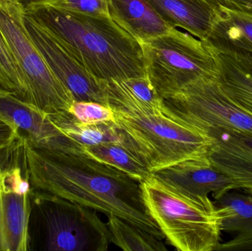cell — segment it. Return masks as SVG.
Instances as JSON below:
<instances>
[{"label":"cell","instance_id":"cell-1","mask_svg":"<svg viewBox=\"0 0 252 251\" xmlns=\"http://www.w3.org/2000/svg\"><path fill=\"white\" fill-rule=\"evenodd\" d=\"M23 153L30 181L35 190L107 217H118L160 240L164 239L147 210L140 183L127 174L89 157L80 148L43 153L31 147L24 137Z\"/></svg>","mask_w":252,"mask_h":251},{"label":"cell","instance_id":"cell-2","mask_svg":"<svg viewBox=\"0 0 252 251\" xmlns=\"http://www.w3.org/2000/svg\"><path fill=\"white\" fill-rule=\"evenodd\" d=\"M24 11L64 44L98 81L146 77L141 44L109 16L80 14L49 4Z\"/></svg>","mask_w":252,"mask_h":251},{"label":"cell","instance_id":"cell-3","mask_svg":"<svg viewBox=\"0 0 252 251\" xmlns=\"http://www.w3.org/2000/svg\"><path fill=\"white\" fill-rule=\"evenodd\" d=\"M140 187L148 213L176 250H217L223 216L209 195L184 193L153 175Z\"/></svg>","mask_w":252,"mask_h":251},{"label":"cell","instance_id":"cell-4","mask_svg":"<svg viewBox=\"0 0 252 251\" xmlns=\"http://www.w3.org/2000/svg\"><path fill=\"white\" fill-rule=\"evenodd\" d=\"M115 124L134 144L151 172L187 161H209L213 139L161 111L133 112L112 109Z\"/></svg>","mask_w":252,"mask_h":251},{"label":"cell","instance_id":"cell-5","mask_svg":"<svg viewBox=\"0 0 252 251\" xmlns=\"http://www.w3.org/2000/svg\"><path fill=\"white\" fill-rule=\"evenodd\" d=\"M140 44L146 77L162 100L199 78L217 76L216 59L204 42L176 28Z\"/></svg>","mask_w":252,"mask_h":251},{"label":"cell","instance_id":"cell-6","mask_svg":"<svg viewBox=\"0 0 252 251\" xmlns=\"http://www.w3.org/2000/svg\"><path fill=\"white\" fill-rule=\"evenodd\" d=\"M0 31L25 82L28 103L47 113L68 111L73 96L31 39L24 23V9L17 3L0 0Z\"/></svg>","mask_w":252,"mask_h":251},{"label":"cell","instance_id":"cell-7","mask_svg":"<svg viewBox=\"0 0 252 251\" xmlns=\"http://www.w3.org/2000/svg\"><path fill=\"white\" fill-rule=\"evenodd\" d=\"M32 194L47 251H106L111 243L107 223L94 209L59 196Z\"/></svg>","mask_w":252,"mask_h":251},{"label":"cell","instance_id":"cell-8","mask_svg":"<svg viewBox=\"0 0 252 251\" xmlns=\"http://www.w3.org/2000/svg\"><path fill=\"white\" fill-rule=\"evenodd\" d=\"M163 112L209 136L213 131L252 137V113L232 100L216 78H201L163 100Z\"/></svg>","mask_w":252,"mask_h":251},{"label":"cell","instance_id":"cell-9","mask_svg":"<svg viewBox=\"0 0 252 251\" xmlns=\"http://www.w3.org/2000/svg\"><path fill=\"white\" fill-rule=\"evenodd\" d=\"M31 187L22 138L0 151V251L29 250Z\"/></svg>","mask_w":252,"mask_h":251},{"label":"cell","instance_id":"cell-10","mask_svg":"<svg viewBox=\"0 0 252 251\" xmlns=\"http://www.w3.org/2000/svg\"><path fill=\"white\" fill-rule=\"evenodd\" d=\"M24 23L49 67L70 91L75 101L97 102L106 106L102 81L94 78L59 38L25 11Z\"/></svg>","mask_w":252,"mask_h":251},{"label":"cell","instance_id":"cell-11","mask_svg":"<svg viewBox=\"0 0 252 251\" xmlns=\"http://www.w3.org/2000/svg\"><path fill=\"white\" fill-rule=\"evenodd\" d=\"M0 116L14 125L28 144L45 153L66 151L76 144L52 122L48 113L7 91L0 92Z\"/></svg>","mask_w":252,"mask_h":251},{"label":"cell","instance_id":"cell-12","mask_svg":"<svg viewBox=\"0 0 252 251\" xmlns=\"http://www.w3.org/2000/svg\"><path fill=\"white\" fill-rule=\"evenodd\" d=\"M209 136L213 139L208 153L211 166L232 181L234 190L252 197V137L223 131Z\"/></svg>","mask_w":252,"mask_h":251},{"label":"cell","instance_id":"cell-13","mask_svg":"<svg viewBox=\"0 0 252 251\" xmlns=\"http://www.w3.org/2000/svg\"><path fill=\"white\" fill-rule=\"evenodd\" d=\"M211 29L203 42L216 53L252 58V8L215 7Z\"/></svg>","mask_w":252,"mask_h":251},{"label":"cell","instance_id":"cell-14","mask_svg":"<svg viewBox=\"0 0 252 251\" xmlns=\"http://www.w3.org/2000/svg\"><path fill=\"white\" fill-rule=\"evenodd\" d=\"M152 175L189 194L212 195L215 200L234 190L232 181L215 169L209 161H187L154 171Z\"/></svg>","mask_w":252,"mask_h":251},{"label":"cell","instance_id":"cell-15","mask_svg":"<svg viewBox=\"0 0 252 251\" xmlns=\"http://www.w3.org/2000/svg\"><path fill=\"white\" fill-rule=\"evenodd\" d=\"M109 17L139 44L174 29L147 0H108Z\"/></svg>","mask_w":252,"mask_h":251},{"label":"cell","instance_id":"cell-16","mask_svg":"<svg viewBox=\"0 0 252 251\" xmlns=\"http://www.w3.org/2000/svg\"><path fill=\"white\" fill-rule=\"evenodd\" d=\"M106 106L133 112H156L163 109V100L147 77L102 81Z\"/></svg>","mask_w":252,"mask_h":251},{"label":"cell","instance_id":"cell-17","mask_svg":"<svg viewBox=\"0 0 252 251\" xmlns=\"http://www.w3.org/2000/svg\"><path fill=\"white\" fill-rule=\"evenodd\" d=\"M173 28L188 30L198 39H205L211 29L216 10L205 0H147Z\"/></svg>","mask_w":252,"mask_h":251},{"label":"cell","instance_id":"cell-18","mask_svg":"<svg viewBox=\"0 0 252 251\" xmlns=\"http://www.w3.org/2000/svg\"><path fill=\"white\" fill-rule=\"evenodd\" d=\"M221 212L222 231L235 233L231 241L219 245L217 250H241L252 247V197L233 190L215 200Z\"/></svg>","mask_w":252,"mask_h":251},{"label":"cell","instance_id":"cell-19","mask_svg":"<svg viewBox=\"0 0 252 251\" xmlns=\"http://www.w3.org/2000/svg\"><path fill=\"white\" fill-rule=\"evenodd\" d=\"M210 51L216 59L219 85L232 100L252 113V58Z\"/></svg>","mask_w":252,"mask_h":251},{"label":"cell","instance_id":"cell-20","mask_svg":"<svg viewBox=\"0 0 252 251\" xmlns=\"http://www.w3.org/2000/svg\"><path fill=\"white\" fill-rule=\"evenodd\" d=\"M48 115L52 122L63 134L81 147L116 142L128 144L136 151L131 140L122 130L117 127L115 122L87 125L77 120L66 111L48 113Z\"/></svg>","mask_w":252,"mask_h":251},{"label":"cell","instance_id":"cell-21","mask_svg":"<svg viewBox=\"0 0 252 251\" xmlns=\"http://www.w3.org/2000/svg\"><path fill=\"white\" fill-rule=\"evenodd\" d=\"M81 150L89 157L113 167L139 183L152 175L136 150L128 144L111 142L83 146Z\"/></svg>","mask_w":252,"mask_h":251},{"label":"cell","instance_id":"cell-22","mask_svg":"<svg viewBox=\"0 0 252 251\" xmlns=\"http://www.w3.org/2000/svg\"><path fill=\"white\" fill-rule=\"evenodd\" d=\"M111 243L125 251H167L163 240L118 217H108Z\"/></svg>","mask_w":252,"mask_h":251},{"label":"cell","instance_id":"cell-23","mask_svg":"<svg viewBox=\"0 0 252 251\" xmlns=\"http://www.w3.org/2000/svg\"><path fill=\"white\" fill-rule=\"evenodd\" d=\"M0 88L28 103L25 82L0 31Z\"/></svg>","mask_w":252,"mask_h":251},{"label":"cell","instance_id":"cell-24","mask_svg":"<svg viewBox=\"0 0 252 251\" xmlns=\"http://www.w3.org/2000/svg\"><path fill=\"white\" fill-rule=\"evenodd\" d=\"M66 112L77 120L87 125L115 122L113 110L109 106L97 102L74 101Z\"/></svg>","mask_w":252,"mask_h":251},{"label":"cell","instance_id":"cell-25","mask_svg":"<svg viewBox=\"0 0 252 251\" xmlns=\"http://www.w3.org/2000/svg\"><path fill=\"white\" fill-rule=\"evenodd\" d=\"M49 4L80 14L109 16L108 0H53Z\"/></svg>","mask_w":252,"mask_h":251},{"label":"cell","instance_id":"cell-26","mask_svg":"<svg viewBox=\"0 0 252 251\" xmlns=\"http://www.w3.org/2000/svg\"><path fill=\"white\" fill-rule=\"evenodd\" d=\"M22 137L14 125L0 116V151L14 145Z\"/></svg>","mask_w":252,"mask_h":251},{"label":"cell","instance_id":"cell-27","mask_svg":"<svg viewBox=\"0 0 252 251\" xmlns=\"http://www.w3.org/2000/svg\"><path fill=\"white\" fill-rule=\"evenodd\" d=\"M213 8L223 7L228 8H252V0H205Z\"/></svg>","mask_w":252,"mask_h":251},{"label":"cell","instance_id":"cell-28","mask_svg":"<svg viewBox=\"0 0 252 251\" xmlns=\"http://www.w3.org/2000/svg\"><path fill=\"white\" fill-rule=\"evenodd\" d=\"M5 1L17 3L24 9V10H26L30 7L38 5V4H50L53 0H5Z\"/></svg>","mask_w":252,"mask_h":251},{"label":"cell","instance_id":"cell-29","mask_svg":"<svg viewBox=\"0 0 252 251\" xmlns=\"http://www.w3.org/2000/svg\"><path fill=\"white\" fill-rule=\"evenodd\" d=\"M1 91H4V90H2L1 88H0V92H1Z\"/></svg>","mask_w":252,"mask_h":251}]
</instances>
